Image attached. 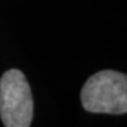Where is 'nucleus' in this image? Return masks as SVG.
<instances>
[{"label": "nucleus", "instance_id": "nucleus-1", "mask_svg": "<svg viewBox=\"0 0 127 127\" xmlns=\"http://www.w3.org/2000/svg\"><path fill=\"white\" fill-rule=\"evenodd\" d=\"M80 101L90 113H127V74L114 70L94 74L82 87Z\"/></svg>", "mask_w": 127, "mask_h": 127}, {"label": "nucleus", "instance_id": "nucleus-2", "mask_svg": "<svg viewBox=\"0 0 127 127\" xmlns=\"http://www.w3.org/2000/svg\"><path fill=\"white\" fill-rule=\"evenodd\" d=\"M34 115V101L25 74L10 69L0 79V118L7 127H29Z\"/></svg>", "mask_w": 127, "mask_h": 127}]
</instances>
